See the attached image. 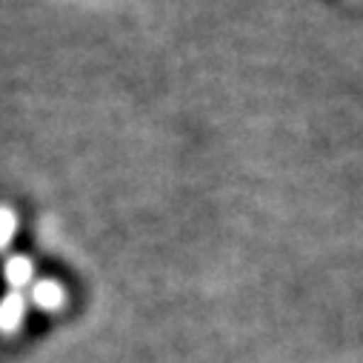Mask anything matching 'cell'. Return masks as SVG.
I'll list each match as a JSON object with an SVG mask.
<instances>
[{
    "instance_id": "obj_1",
    "label": "cell",
    "mask_w": 363,
    "mask_h": 363,
    "mask_svg": "<svg viewBox=\"0 0 363 363\" xmlns=\"http://www.w3.org/2000/svg\"><path fill=\"white\" fill-rule=\"evenodd\" d=\"M32 303L43 312H57L66 306V289L57 281H38L32 286Z\"/></svg>"
},
{
    "instance_id": "obj_2",
    "label": "cell",
    "mask_w": 363,
    "mask_h": 363,
    "mask_svg": "<svg viewBox=\"0 0 363 363\" xmlns=\"http://www.w3.org/2000/svg\"><path fill=\"white\" fill-rule=\"evenodd\" d=\"M23 315H26V301L15 292V295H6L0 301V332L4 335H15L23 323Z\"/></svg>"
},
{
    "instance_id": "obj_3",
    "label": "cell",
    "mask_w": 363,
    "mask_h": 363,
    "mask_svg": "<svg viewBox=\"0 0 363 363\" xmlns=\"http://www.w3.org/2000/svg\"><path fill=\"white\" fill-rule=\"evenodd\" d=\"M4 275H6V281H9L15 289H21V286H26V284L32 281V275H35V266H32V260H29V257L15 255V257H9V260H6V266H4Z\"/></svg>"
},
{
    "instance_id": "obj_4",
    "label": "cell",
    "mask_w": 363,
    "mask_h": 363,
    "mask_svg": "<svg viewBox=\"0 0 363 363\" xmlns=\"http://www.w3.org/2000/svg\"><path fill=\"white\" fill-rule=\"evenodd\" d=\"M15 215L9 209H0V249L9 246V240L15 238Z\"/></svg>"
}]
</instances>
